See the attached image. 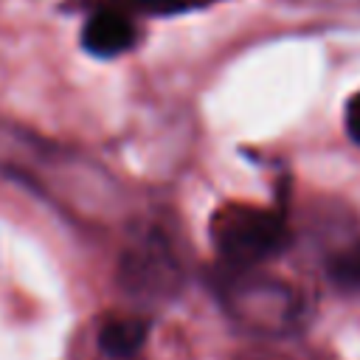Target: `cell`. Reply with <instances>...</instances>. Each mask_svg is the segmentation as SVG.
Listing matches in <instances>:
<instances>
[{
    "label": "cell",
    "mask_w": 360,
    "mask_h": 360,
    "mask_svg": "<svg viewBox=\"0 0 360 360\" xmlns=\"http://www.w3.org/2000/svg\"><path fill=\"white\" fill-rule=\"evenodd\" d=\"M346 132L354 143H360V93H354L346 104Z\"/></svg>",
    "instance_id": "obj_7"
},
{
    "label": "cell",
    "mask_w": 360,
    "mask_h": 360,
    "mask_svg": "<svg viewBox=\"0 0 360 360\" xmlns=\"http://www.w3.org/2000/svg\"><path fill=\"white\" fill-rule=\"evenodd\" d=\"M82 42L96 56H115L132 48L135 42V25L132 20L118 8L96 11L82 31Z\"/></svg>",
    "instance_id": "obj_3"
},
{
    "label": "cell",
    "mask_w": 360,
    "mask_h": 360,
    "mask_svg": "<svg viewBox=\"0 0 360 360\" xmlns=\"http://www.w3.org/2000/svg\"><path fill=\"white\" fill-rule=\"evenodd\" d=\"M143 340H146V323L141 318H115L98 335V343L110 357H129L143 346Z\"/></svg>",
    "instance_id": "obj_4"
},
{
    "label": "cell",
    "mask_w": 360,
    "mask_h": 360,
    "mask_svg": "<svg viewBox=\"0 0 360 360\" xmlns=\"http://www.w3.org/2000/svg\"><path fill=\"white\" fill-rule=\"evenodd\" d=\"M118 3L129 6V8H146V11H155V14H163V11H180V8L197 6L202 0H118Z\"/></svg>",
    "instance_id": "obj_6"
},
{
    "label": "cell",
    "mask_w": 360,
    "mask_h": 360,
    "mask_svg": "<svg viewBox=\"0 0 360 360\" xmlns=\"http://www.w3.org/2000/svg\"><path fill=\"white\" fill-rule=\"evenodd\" d=\"M121 284L141 298H169L183 284L180 262L160 231L132 236L121 253Z\"/></svg>",
    "instance_id": "obj_2"
},
{
    "label": "cell",
    "mask_w": 360,
    "mask_h": 360,
    "mask_svg": "<svg viewBox=\"0 0 360 360\" xmlns=\"http://www.w3.org/2000/svg\"><path fill=\"white\" fill-rule=\"evenodd\" d=\"M329 276L338 287L346 290H360V239L340 248L329 259Z\"/></svg>",
    "instance_id": "obj_5"
},
{
    "label": "cell",
    "mask_w": 360,
    "mask_h": 360,
    "mask_svg": "<svg viewBox=\"0 0 360 360\" xmlns=\"http://www.w3.org/2000/svg\"><path fill=\"white\" fill-rule=\"evenodd\" d=\"M211 239L219 256L236 267H253L287 245V225L276 211L228 205L214 214Z\"/></svg>",
    "instance_id": "obj_1"
}]
</instances>
